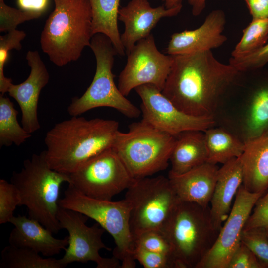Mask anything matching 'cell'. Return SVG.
Returning <instances> with one entry per match:
<instances>
[{"label":"cell","instance_id":"6da1fadb","mask_svg":"<svg viewBox=\"0 0 268 268\" xmlns=\"http://www.w3.org/2000/svg\"><path fill=\"white\" fill-rule=\"evenodd\" d=\"M173 57L162 93L188 115L213 118L220 102L242 72L219 61L211 50Z\"/></svg>","mask_w":268,"mask_h":268},{"label":"cell","instance_id":"7a4b0ae2","mask_svg":"<svg viewBox=\"0 0 268 268\" xmlns=\"http://www.w3.org/2000/svg\"><path fill=\"white\" fill-rule=\"evenodd\" d=\"M119 128L115 120L78 116L58 123L46 134V160L53 170L69 174L112 148Z\"/></svg>","mask_w":268,"mask_h":268},{"label":"cell","instance_id":"3957f363","mask_svg":"<svg viewBox=\"0 0 268 268\" xmlns=\"http://www.w3.org/2000/svg\"><path fill=\"white\" fill-rule=\"evenodd\" d=\"M55 9L47 19L41 47L50 61L62 67L77 60L93 37L89 0H53Z\"/></svg>","mask_w":268,"mask_h":268},{"label":"cell","instance_id":"277c9868","mask_svg":"<svg viewBox=\"0 0 268 268\" xmlns=\"http://www.w3.org/2000/svg\"><path fill=\"white\" fill-rule=\"evenodd\" d=\"M11 182L19 190L20 206L27 208L29 217L53 233L62 229L57 219L59 191L63 183L69 182V176L50 167L45 151L25 160L21 171L13 172Z\"/></svg>","mask_w":268,"mask_h":268},{"label":"cell","instance_id":"5b68a950","mask_svg":"<svg viewBox=\"0 0 268 268\" xmlns=\"http://www.w3.org/2000/svg\"><path fill=\"white\" fill-rule=\"evenodd\" d=\"M172 248L174 268H196L215 243L209 206L180 201L161 230Z\"/></svg>","mask_w":268,"mask_h":268},{"label":"cell","instance_id":"8992f818","mask_svg":"<svg viewBox=\"0 0 268 268\" xmlns=\"http://www.w3.org/2000/svg\"><path fill=\"white\" fill-rule=\"evenodd\" d=\"M176 138L142 119L131 124L127 132L119 131L112 149L133 178L139 179L167 168Z\"/></svg>","mask_w":268,"mask_h":268},{"label":"cell","instance_id":"52a82bcc","mask_svg":"<svg viewBox=\"0 0 268 268\" xmlns=\"http://www.w3.org/2000/svg\"><path fill=\"white\" fill-rule=\"evenodd\" d=\"M58 204L94 220L113 238L116 246L113 255L121 262V268L135 267V244L129 224L130 208L125 199L113 201L92 198L68 184Z\"/></svg>","mask_w":268,"mask_h":268},{"label":"cell","instance_id":"ba28073f","mask_svg":"<svg viewBox=\"0 0 268 268\" xmlns=\"http://www.w3.org/2000/svg\"><path fill=\"white\" fill-rule=\"evenodd\" d=\"M90 47L96 59L95 73L84 93L72 99L67 108L68 114L78 116L92 109L107 107L129 118L138 117L141 110L122 94L115 83L112 69L117 53L110 40L102 34H95Z\"/></svg>","mask_w":268,"mask_h":268},{"label":"cell","instance_id":"9c48e42d","mask_svg":"<svg viewBox=\"0 0 268 268\" xmlns=\"http://www.w3.org/2000/svg\"><path fill=\"white\" fill-rule=\"evenodd\" d=\"M258 70L245 94L234 101L223 98L213 116L215 126L245 143L268 133V71Z\"/></svg>","mask_w":268,"mask_h":268},{"label":"cell","instance_id":"30bf717a","mask_svg":"<svg viewBox=\"0 0 268 268\" xmlns=\"http://www.w3.org/2000/svg\"><path fill=\"white\" fill-rule=\"evenodd\" d=\"M124 199L130 206L134 241L143 232L161 230L180 201L169 178L161 175L134 179Z\"/></svg>","mask_w":268,"mask_h":268},{"label":"cell","instance_id":"8fae6325","mask_svg":"<svg viewBox=\"0 0 268 268\" xmlns=\"http://www.w3.org/2000/svg\"><path fill=\"white\" fill-rule=\"evenodd\" d=\"M68 175V184L83 195L109 201L127 190L134 180L112 148L93 157Z\"/></svg>","mask_w":268,"mask_h":268},{"label":"cell","instance_id":"7c38bea8","mask_svg":"<svg viewBox=\"0 0 268 268\" xmlns=\"http://www.w3.org/2000/svg\"><path fill=\"white\" fill-rule=\"evenodd\" d=\"M88 218L79 212L59 206L57 219L61 228L68 233V247L60 259L62 264L67 267L73 262L92 261L97 268H121L120 261L114 256L109 258L100 256L101 249L111 250L102 241L105 230L97 223L88 226Z\"/></svg>","mask_w":268,"mask_h":268},{"label":"cell","instance_id":"4fadbf2b","mask_svg":"<svg viewBox=\"0 0 268 268\" xmlns=\"http://www.w3.org/2000/svg\"><path fill=\"white\" fill-rule=\"evenodd\" d=\"M126 64L120 72L118 87L125 96L136 87L155 86L161 91L170 72L173 56L157 49L152 34L137 42L127 54Z\"/></svg>","mask_w":268,"mask_h":268},{"label":"cell","instance_id":"5bb4252c","mask_svg":"<svg viewBox=\"0 0 268 268\" xmlns=\"http://www.w3.org/2000/svg\"><path fill=\"white\" fill-rule=\"evenodd\" d=\"M134 89L142 101V119L163 132L176 136L185 131H204L215 126L212 117L194 116L180 110L153 85H142Z\"/></svg>","mask_w":268,"mask_h":268},{"label":"cell","instance_id":"9a60e30c","mask_svg":"<svg viewBox=\"0 0 268 268\" xmlns=\"http://www.w3.org/2000/svg\"><path fill=\"white\" fill-rule=\"evenodd\" d=\"M265 193L251 192L241 185L215 243L196 268H227L241 242L242 232L256 202Z\"/></svg>","mask_w":268,"mask_h":268},{"label":"cell","instance_id":"2e32d148","mask_svg":"<svg viewBox=\"0 0 268 268\" xmlns=\"http://www.w3.org/2000/svg\"><path fill=\"white\" fill-rule=\"evenodd\" d=\"M26 59L31 68L29 75L20 84L12 83L7 92L20 107L22 126L31 134L40 128L38 118L39 98L42 89L48 83L50 76L38 51H29Z\"/></svg>","mask_w":268,"mask_h":268},{"label":"cell","instance_id":"e0dca14e","mask_svg":"<svg viewBox=\"0 0 268 268\" xmlns=\"http://www.w3.org/2000/svg\"><path fill=\"white\" fill-rule=\"evenodd\" d=\"M182 8V5L166 8L164 5L152 7L148 0H131L120 8L118 20L124 24L121 38L126 54L137 42L149 36L160 19L177 15Z\"/></svg>","mask_w":268,"mask_h":268},{"label":"cell","instance_id":"ac0fdd59","mask_svg":"<svg viewBox=\"0 0 268 268\" xmlns=\"http://www.w3.org/2000/svg\"><path fill=\"white\" fill-rule=\"evenodd\" d=\"M225 23V15L222 10L212 11L199 28L173 34L166 49L167 54H188L221 46L227 40L223 34Z\"/></svg>","mask_w":268,"mask_h":268},{"label":"cell","instance_id":"d6986e66","mask_svg":"<svg viewBox=\"0 0 268 268\" xmlns=\"http://www.w3.org/2000/svg\"><path fill=\"white\" fill-rule=\"evenodd\" d=\"M14 227L9 237V244L33 250L43 256L52 257L65 250L68 237L58 239L38 221L25 216H13L9 221Z\"/></svg>","mask_w":268,"mask_h":268},{"label":"cell","instance_id":"ffe728a7","mask_svg":"<svg viewBox=\"0 0 268 268\" xmlns=\"http://www.w3.org/2000/svg\"><path fill=\"white\" fill-rule=\"evenodd\" d=\"M219 168L217 164L206 162L184 174L168 175V178L180 201L206 207L209 206Z\"/></svg>","mask_w":268,"mask_h":268},{"label":"cell","instance_id":"44dd1931","mask_svg":"<svg viewBox=\"0 0 268 268\" xmlns=\"http://www.w3.org/2000/svg\"><path fill=\"white\" fill-rule=\"evenodd\" d=\"M243 183L240 157L233 158L219 168L210 203L212 224L220 231L231 209L232 201Z\"/></svg>","mask_w":268,"mask_h":268},{"label":"cell","instance_id":"7402d4cb","mask_svg":"<svg viewBox=\"0 0 268 268\" xmlns=\"http://www.w3.org/2000/svg\"><path fill=\"white\" fill-rule=\"evenodd\" d=\"M242 185L253 193H266L268 189V133L245 143L240 157Z\"/></svg>","mask_w":268,"mask_h":268},{"label":"cell","instance_id":"603a6c76","mask_svg":"<svg viewBox=\"0 0 268 268\" xmlns=\"http://www.w3.org/2000/svg\"><path fill=\"white\" fill-rule=\"evenodd\" d=\"M176 137L170 158L171 168L168 175H181L207 162L204 131H185Z\"/></svg>","mask_w":268,"mask_h":268},{"label":"cell","instance_id":"cb8c5ba5","mask_svg":"<svg viewBox=\"0 0 268 268\" xmlns=\"http://www.w3.org/2000/svg\"><path fill=\"white\" fill-rule=\"evenodd\" d=\"M121 0H89L92 13L93 35L102 34L111 41L117 54H126L119 31L118 21Z\"/></svg>","mask_w":268,"mask_h":268},{"label":"cell","instance_id":"d4e9b609","mask_svg":"<svg viewBox=\"0 0 268 268\" xmlns=\"http://www.w3.org/2000/svg\"><path fill=\"white\" fill-rule=\"evenodd\" d=\"M204 133L208 152L207 162L223 164L242 154L245 143L226 130L215 126Z\"/></svg>","mask_w":268,"mask_h":268},{"label":"cell","instance_id":"484cf974","mask_svg":"<svg viewBox=\"0 0 268 268\" xmlns=\"http://www.w3.org/2000/svg\"><path fill=\"white\" fill-rule=\"evenodd\" d=\"M60 259L43 258L40 253L30 249L6 246L1 251L0 268H64Z\"/></svg>","mask_w":268,"mask_h":268},{"label":"cell","instance_id":"4316f807","mask_svg":"<svg viewBox=\"0 0 268 268\" xmlns=\"http://www.w3.org/2000/svg\"><path fill=\"white\" fill-rule=\"evenodd\" d=\"M17 110L7 97L0 95V146H19L30 138L31 134L27 132L19 124Z\"/></svg>","mask_w":268,"mask_h":268},{"label":"cell","instance_id":"83f0119b","mask_svg":"<svg viewBox=\"0 0 268 268\" xmlns=\"http://www.w3.org/2000/svg\"><path fill=\"white\" fill-rule=\"evenodd\" d=\"M268 18L252 19L244 29L243 35L231 54L232 58L248 55L263 47L268 42Z\"/></svg>","mask_w":268,"mask_h":268},{"label":"cell","instance_id":"f1b7e54d","mask_svg":"<svg viewBox=\"0 0 268 268\" xmlns=\"http://www.w3.org/2000/svg\"><path fill=\"white\" fill-rule=\"evenodd\" d=\"M26 36L23 31L15 29L0 36V92L2 95L7 92L12 83L11 79L6 77L3 71L9 52L14 49L20 50L22 48L21 41Z\"/></svg>","mask_w":268,"mask_h":268},{"label":"cell","instance_id":"f546056e","mask_svg":"<svg viewBox=\"0 0 268 268\" xmlns=\"http://www.w3.org/2000/svg\"><path fill=\"white\" fill-rule=\"evenodd\" d=\"M19 190L12 183L0 180V224L9 222L17 206H20Z\"/></svg>","mask_w":268,"mask_h":268},{"label":"cell","instance_id":"4dcf8cb0","mask_svg":"<svg viewBox=\"0 0 268 268\" xmlns=\"http://www.w3.org/2000/svg\"><path fill=\"white\" fill-rule=\"evenodd\" d=\"M134 242L135 247L166 255L171 258L173 262L172 246L161 230L143 232L134 239Z\"/></svg>","mask_w":268,"mask_h":268},{"label":"cell","instance_id":"1f68e13d","mask_svg":"<svg viewBox=\"0 0 268 268\" xmlns=\"http://www.w3.org/2000/svg\"><path fill=\"white\" fill-rule=\"evenodd\" d=\"M42 13L24 11L10 7L0 0V31L9 32L25 21L37 19Z\"/></svg>","mask_w":268,"mask_h":268},{"label":"cell","instance_id":"d6a6232c","mask_svg":"<svg viewBox=\"0 0 268 268\" xmlns=\"http://www.w3.org/2000/svg\"><path fill=\"white\" fill-rule=\"evenodd\" d=\"M241 242L251 250L264 268H268V238L263 229L243 230Z\"/></svg>","mask_w":268,"mask_h":268},{"label":"cell","instance_id":"836d02e7","mask_svg":"<svg viewBox=\"0 0 268 268\" xmlns=\"http://www.w3.org/2000/svg\"><path fill=\"white\" fill-rule=\"evenodd\" d=\"M268 63V42L261 48L240 58L231 57L229 64L242 73L261 69Z\"/></svg>","mask_w":268,"mask_h":268},{"label":"cell","instance_id":"e575fe53","mask_svg":"<svg viewBox=\"0 0 268 268\" xmlns=\"http://www.w3.org/2000/svg\"><path fill=\"white\" fill-rule=\"evenodd\" d=\"M134 257L145 268H174L169 257L139 247H135Z\"/></svg>","mask_w":268,"mask_h":268},{"label":"cell","instance_id":"d590c367","mask_svg":"<svg viewBox=\"0 0 268 268\" xmlns=\"http://www.w3.org/2000/svg\"><path fill=\"white\" fill-rule=\"evenodd\" d=\"M243 230L268 228V191L256 202Z\"/></svg>","mask_w":268,"mask_h":268},{"label":"cell","instance_id":"8d00e7d4","mask_svg":"<svg viewBox=\"0 0 268 268\" xmlns=\"http://www.w3.org/2000/svg\"><path fill=\"white\" fill-rule=\"evenodd\" d=\"M227 268H264L251 250L240 243L233 254Z\"/></svg>","mask_w":268,"mask_h":268},{"label":"cell","instance_id":"74e56055","mask_svg":"<svg viewBox=\"0 0 268 268\" xmlns=\"http://www.w3.org/2000/svg\"><path fill=\"white\" fill-rule=\"evenodd\" d=\"M252 19L268 18V0H245Z\"/></svg>","mask_w":268,"mask_h":268},{"label":"cell","instance_id":"f35d334b","mask_svg":"<svg viewBox=\"0 0 268 268\" xmlns=\"http://www.w3.org/2000/svg\"><path fill=\"white\" fill-rule=\"evenodd\" d=\"M166 8H172L182 5V0H161ZM192 8L194 16L200 15L206 6L207 0H186Z\"/></svg>","mask_w":268,"mask_h":268},{"label":"cell","instance_id":"ab89813d","mask_svg":"<svg viewBox=\"0 0 268 268\" xmlns=\"http://www.w3.org/2000/svg\"><path fill=\"white\" fill-rule=\"evenodd\" d=\"M21 9L33 12L43 13L48 4V0H17Z\"/></svg>","mask_w":268,"mask_h":268},{"label":"cell","instance_id":"60d3db41","mask_svg":"<svg viewBox=\"0 0 268 268\" xmlns=\"http://www.w3.org/2000/svg\"><path fill=\"white\" fill-rule=\"evenodd\" d=\"M263 229L264 230L265 234H266V235L267 236V237L268 238V228H264Z\"/></svg>","mask_w":268,"mask_h":268},{"label":"cell","instance_id":"b9f144b4","mask_svg":"<svg viewBox=\"0 0 268 268\" xmlns=\"http://www.w3.org/2000/svg\"></svg>","mask_w":268,"mask_h":268}]
</instances>
